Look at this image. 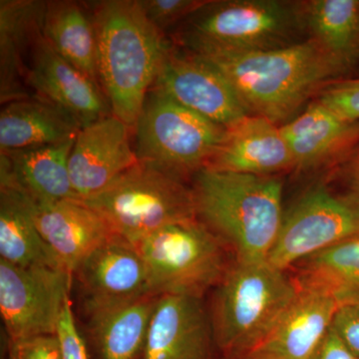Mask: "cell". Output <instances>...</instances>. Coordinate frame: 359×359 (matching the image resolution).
<instances>
[{
	"instance_id": "30bf717a",
	"label": "cell",
	"mask_w": 359,
	"mask_h": 359,
	"mask_svg": "<svg viewBox=\"0 0 359 359\" xmlns=\"http://www.w3.org/2000/svg\"><path fill=\"white\" fill-rule=\"evenodd\" d=\"M72 283L63 269L0 259V313L8 339L56 334Z\"/></svg>"
},
{
	"instance_id": "cb8c5ba5",
	"label": "cell",
	"mask_w": 359,
	"mask_h": 359,
	"mask_svg": "<svg viewBox=\"0 0 359 359\" xmlns=\"http://www.w3.org/2000/svg\"><path fill=\"white\" fill-rule=\"evenodd\" d=\"M0 259L23 268L44 266L63 269L40 235L25 194L11 182L2 179H0Z\"/></svg>"
},
{
	"instance_id": "6da1fadb",
	"label": "cell",
	"mask_w": 359,
	"mask_h": 359,
	"mask_svg": "<svg viewBox=\"0 0 359 359\" xmlns=\"http://www.w3.org/2000/svg\"><path fill=\"white\" fill-rule=\"evenodd\" d=\"M199 55L223 73L250 114L280 126L299 115L309 99L348 72L311 39L271 50Z\"/></svg>"
},
{
	"instance_id": "2e32d148",
	"label": "cell",
	"mask_w": 359,
	"mask_h": 359,
	"mask_svg": "<svg viewBox=\"0 0 359 359\" xmlns=\"http://www.w3.org/2000/svg\"><path fill=\"white\" fill-rule=\"evenodd\" d=\"M341 304L327 290L299 287L294 302L245 359H311Z\"/></svg>"
},
{
	"instance_id": "4316f807",
	"label": "cell",
	"mask_w": 359,
	"mask_h": 359,
	"mask_svg": "<svg viewBox=\"0 0 359 359\" xmlns=\"http://www.w3.org/2000/svg\"><path fill=\"white\" fill-rule=\"evenodd\" d=\"M290 269L299 287L327 290L341 304L358 299L359 236L316 252Z\"/></svg>"
},
{
	"instance_id": "1f68e13d",
	"label": "cell",
	"mask_w": 359,
	"mask_h": 359,
	"mask_svg": "<svg viewBox=\"0 0 359 359\" xmlns=\"http://www.w3.org/2000/svg\"><path fill=\"white\" fill-rule=\"evenodd\" d=\"M332 330L359 359V304L344 302L337 309Z\"/></svg>"
},
{
	"instance_id": "f1b7e54d",
	"label": "cell",
	"mask_w": 359,
	"mask_h": 359,
	"mask_svg": "<svg viewBox=\"0 0 359 359\" xmlns=\"http://www.w3.org/2000/svg\"><path fill=\"white\" fill-rule=\"evenodd\" d=\"M316 100L346 119L359 120V78L340 79L321 90Z\"/></svg>"
},
{
	"instance_id": "ba28073f",
	"label": "cell",
	"mask_w": 359,
	"mask_h": 359,
	"mask_svg": "<svg viewBox=\"0 0 359 359\" xmlns=\"http://www.w3.org/2000/svg\"><path fill=\"white\" fill-rule=\"evenodd\" d=\"M149 290L158 295L203 299L228 271V249L197 218L169 224L137 243Z\"/></svg>"
},
{
	"instance_id": "52a82bcc",
	"label": "cell",
	"mask_w": 359,
	"mask_h": 359,
	"mask_svg": "<svg viewBox=\"0 0 359 359\" xmlns=\"http://www.w3.org/2000/svg\"><path fill=\"white\" fill-rule=\"evenodd\" d=\"M81 201L134 245L169 224L197 218L192 188L185 181L139 163Z\"/></svg>"
},
{
	"instance_id": "3957f363",
	"label": "cell",
	"mask_w": 359,
	"mask_h": 359,
	"mask_svg": "<svg viewBox=\"0 0 359 359\" xmlns=\"http://www.w3.org/2000/svg\"><path fill=\"white\" fill-rule=\"evenodd\" d=\"M196 217L243 263L268 259L282 226L283 183L276 176L205 167L193 177Z\"/></svg>"
},
{
	"instance_id": "5bb4252c",
	"label": "cell",
	"mask_w": 359,
	"mask_h": 359,
	"mask_svg": "<svg viewBox=\"0 0 359 359\" xmlns=\"http://www.w3.org/2000/svg\"><path fill=\"white\" fill-rule=\"evenodd\" d=\"M131 130L114 115L80 130L68 160L71 185L78 200L101 192L138 164L130 141Z\"/></svg>"
},
{
	"instance_id": "e0dca14e",
	"label": "cell",
	"mask_w": 359,
	"mask_h": 359,
	"mask_svg": "<svg viewBox=\"0 0 359 359\" xmlns=\"http://www.w3.org/2000/svg\"><path fill=\"white\" fill-rule=\"evenodd\" d=\"M26 198L40 235L71 276L113 233L102 217L81 200L41 203Z\"/></svg>"
},
{
	"instance_id": "83f0119b",
	"label": "cell",
	"mask_w": 359,
	"mask_h": 359,
	"mask_svg": "<svg viewBox=\"0 0 359 359\" xmlns=\"http://www.w3.org/2000/svg\"><path fill=\"white\" fill-rule=\"evenodd\" d=\"M150 22L167 35L207 4L205 0H139Z\"/></svg>"
},
{
	"instance_id": "4fadbf2b",
	"label": "cell",
	"mask_w": 359,
	"mask_h": 359,
	"mask_svg": "<svg viewBox=\"0 0 359 359\" xmlns=\"http://www.w3.org/2000/svg\"><path fill=\"white\" fill-rule=\"evenodd\" d=\"M72 278L86 316L151 294L140 252L114 233L85 257Z\"/></svg>"
},
{
	"instance_id": "836d02e7",
	"label": "cell",
	"mask_w": 359,
	"mask_h": 359,
	"mask_svg": "<svg viewBox=\"0 0 359 359\" xmlns=\"http://www.w3.org/2000/svg\"><path fill=\"white\" fill-rule=\"evenodd\" d=\"M344 176L346 185L351 191L349 195L359 200V151L346 163Z\"/></svg>"
},
{
	"instance_id": "8fae6325",
	"label": "cell",
	"mask_w": 359,
	"mask_h": 359,
	"mask_svg": "<svg viewBox=\"0 0 359 359\" xmlns=\"http://www.w3.org/2000/svg\"><path fill=\"white\" fill-rule=\"evenodd\" d=\"M152 88L226 128L250 114L233 85L216 66L173 42Z\"/></svg>"
},
{
	"instance_id": "7402d4cb",
	"label": "cell",
	"mask_w": 359,
	"mask_h": 359,
	"mask_svg": "<svg viewBox=\"0 0 359 359\" xmlns=\"http://www.w3.org/2000/svg\"><path fill=\"white\" fill-rule=\"evenodd\" d=\"M46 1H0V95L7 104L32 97L26 85V62L42 29Z\"/></svg>"
},
{
	"instance_id": "9a60e30c",
	"label": "cell",
	"mask_w": 359,
	"mask_h": 359,
	"mask_svg": "<svg viewBox=\"0 0 359 359\" xmlns=\"http://www.w3.org/2000/svg\"><path fill=\"white\" fill-rule=\"evenodd\" d=\"M143 359H221L203 299L159 297Z\"/></svg>"
},
{
	"instance_id": "d4e9b609",
	"label": "cell",
	"mask_w": 359,
	"mask_h": 359,
	"mask_svg": "<svg viewBox=\"0 0 359 359\" xmlns=\"http://www.w3.org/2000/svg\"><path fill=\"white\" fill-rule=\"evenodd\" d=\"M84 7L70 0L46 1L42 34L63 58L99 84L96 33Z\"/></svg>"
},
{
	"instance_id": "d6a6232c",
	"label": "cell",
	"mask_w": 359,
	"mask_h": 359,
	"mask_svg": "<svg viewBox=\"0 0 359 359\" xmlns=\"http://www.w3.org/2000/svg\"><path fill=\"white\" fill-rule=\"evenodd\" d=\"M311 359L358 358L347 348L346 344L337 337V334L332 330V328H330Z\"/></svg>"
},
{
	"instance_id": "4dcf8cb0",
	"label": "cell",
	"mask_w": 359,
	"mask_h": 359,
	"mask_svg": "<svg viewBox=\"0 0 359 359\" xmlns=\"http://www.w3.org/2000/svg\"><path fill=\"white\" fill-rule=\"evenodd\" d=\"M56 335L63 359H91L87 342L78 330L70 299L61 313Z\"/></svg>"
},
{
	"instance_id": "5b68a950",
	"label": "cell",
	"mask_w": 359,
	"mask_h": 359,
	"mask_svg": "<svg viewBox=\"0 0 359 359\" xmlns=\"http://www.w3.org/2000/svg\"><path fill=\"white\" fill-rule=\"evenodd\" d=\"M306 32L302 1H207L171 33L177 46L198 54L282 48Z\"/></svg>"
},
{
	"instance_id": "ac0fdd59",
	"label": "cell",
	"mask_w": 359,
	"mask_h": 359,
	"mask_svg": "<svg viewBox=\"0 0 359 359\" xmlns=\"http://www.w3.org/2000/svg\"><path fill=\"white\" fill-rule=\"evenodd\" d=\"M207 167L257 176L294 170L282 126L252 114L226 127L224 140Z\"/></svg>"
},
{
	"instance_id": "d6986e66",
	"label": "cell",
	"mask_w": 359,
	"mask_h": 359,
	"mask_svg": "<svg viewBox=\"0 0 359 359\" xmlns=\"http://www.w3.org/2000/svg\"><path fill=\"white\" fill-rule=\"evenodd\" d=\"M282 131L297 171L334 164L359 143V120L346 119L316 99Z\"/></svg>"
},
{
	"instance_id": "7a4b0ae2",
	"label": "cell",
	"mask_w": 359,
	"mask_h": 359,
	"mask_svg": "<svg viewBox=\"0 0 359 359\" xmlns=\"http://www.w3.org/2000/svg\"><path fill=\"white\" fill-rule=\"evenodd\" d=\"M98 49V80L112 115L135 128L172 41L144 13L139 0L85 4Z\"/></svg>"
},
{
	"instance_id": "603a6c76",
	"label": "cell",
	"mask_w": 359,
	"mask_h": 359,
	"mask_svg": "<svg viewBox=\"0 0 359 359\" xmlns=\"http://www.w3.org/2000/svg\"><path fill=\"white\" fill-rule=\"evenodd\" d=\"M81 127L65 111L37 97L4 104L0 113L1 152L55 145L76 138Z\"/></svg>"
},
{
	"instance_id": "9c48e42d",
	"label": "cell",
	"mask_w": 359,
	"mask_h": 359,
	"mask_svg": "<svg viewBox=\"0 0 359 359\" xmlns=\"http://www.w3.org/2000/svg\"><path fill=\"white\" fill-rule=\"evenodd\" d=\"M359 236V200L332 193L325 184L311 187L283 215L268 259L289 271L311 255Z\"/></svg>"
},
{
	"instance_id": "ffe728a7",
	"label": "cell",
	"mask_w": 359,
	"mask_h": 359,
	"mask_svg": "<svg viewBox=\"0 0 359 359\" xmlns=\"http://www.w3.org/2000/svg\"><path fill=\"white\" fill-rule=\"evenodd\" d=\"M74 140L1 152L0 179L13 183L33 202L77 199L68 169Z\"/></svg>"
},
{
	"instance_id": "7c38bea8",
	"label": "cell",
	"mask_w": 359,
	"mask_h": 359,
	"mask_svg": "<svg viewBox=\"0 0 359 359\" xmlns=\"http://www.w3.org/2000/svg\"><path fill=\"white\" fill-rule=\"evenodd\" d=\"M26 85L33 96L65 111L81 129L112 115L100 85L63 58L42 29L26 62Z\"/></svg>"
},
{
	"instance_id": "44dd1931",
	"label": "cell",
	"mask_w": 359,
	"mask_h": 359,
	"mask_svg": "<svg viewBox=\"0 0 359 359\" xmlns=\"http://www.w3.org/2000/svg\"><path fill=\"white\" fill-rule=\"evenodd\" d=\"M158 299L147 294L87 314V346L93 359H143Z\"/></svg>"
},
{
	"instance_id": "f546056e",
	"label": "cell",
	"mask_w": 359,
	"mask_h": 359,
	"mask_svg": "<svg viewBox=\"0 0 359 359\" xmlns=\"http://www.w3.org/2000/svg\"><path fill=\"white\" fill-rule=\"evenodd\" d=\"M7 359H63L57 335L8 339Z\"/></svg>"
},
{
	"instance_id": "e575fe53",
	"label": "cell",
	"mask_w": 359,
	"mask_h": 359,
	"mask_svg": "<svg viewBox=\"0 0 359 359\" xmlns=\"http://www.w3.org/2000/svg\"><path fill=\"white\" fill-rule=\"evenodd\" d=\"M349 302H355V304H359V297H358V299H353V301H351Z\"/></svg>"
},
{
	"instance_id": "277c9868",
	"label": "cell",
	"mask_w": 359,
	"mask_h": 359,
	"mask_svg": "<svg viewBox=\"0 0 359 359\" xmlns=\"http://www.w3.org/2000/svg\"><path fill=\"white\" fill-rule=\"evenodd\" d=\"M299 292L289 271L269 262L233 259L215 287L210 311L221 359H245L271 332Z\"/></svg>"
},
{
	"instance_id": "484cf974",
	"label": "cell",
	"mask_w": 359,
	"mask_h": 359,
	"mask_svg": "<svg viewBox=\"0 0 359 359\" xmlns=\"http://www.w3.org/2000/svg\"><path fill=\"white\" fill-rule=\"evenodd\" d=\"M309 39L347 70L359 61V0L302 1Z\"/></svg>"
},
{
	"instance_id": "8992f818",
	"label": "cell",
	"mask_w": 359,
	"mask_h": 359,
	"mask_svg": "<svg viewBox=\"0 0 359 359\" xmlns=\"http://www.w3.org/2000/svg\"><path fill=\"white\" fill-rule=\"evenodd\" d=\"M226 129L151 88L135 125V154L139 164L185 181L209 165Z\"/></svg>"
}]
</instances>
